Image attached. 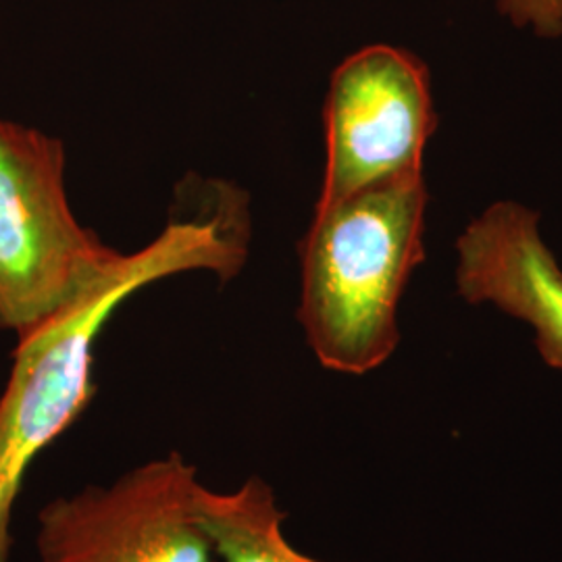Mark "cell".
<instances>
[{"label": "cell", "mask_w": 562, "mask_h": 562, "mask_svg": "<svg viewBox=\"0 0 562 562\" xmlns=\"http://www.w3.org/2000/svg\"><path fill=\"white\" fill-rule=\"evenodd\" d=\"M457 290L527 323L543 362L562 373V269L540 234V213L517 201L490 204L457 240Z\"/></svg>", "instance_id": "cell-6"}, {"label": "cell", "mask_w": 562, "mask_h": 562, "mask_svg": "<svg viewBox=\"0 0 562 562\" xmlns=\"http://www.w3.org/2000/svg\"><path fill=\"white\" fill-rule=\"evenodd\" d=\"M194 513L220 562H322L304 557L283 538L285 513L259 475L225 494L199 485Z\"/></svg>", "instance_id": "cell-7"}, {"label": "cell", "mask_w": 562, "mask_h": 562, "mask_svg": "<svg viewBox=\"0 0 562 562\" xmlns=\"http://www.w3.org/2000/svg\"><path fill=\"white\" fill-rule=\"evenodd\" d=\"M120 257L74 217L60 140L0 120V329L32 331Z\"/></svg>", "instance_id": "cell-3"}, {"label": "cell", "mask_w": 562, "mask_h": 562, "mask_svg": "<svg viewBox=\"0 0 562 562\" xmlns=\"http://www.w3.org/2000/svg\"><path fill=\"white\" fill-rule=\"evenodd\" d=\"M423 171L317 202L301 244L299 322L325 369L364 375L401 341L398 304L425 261Z\"/></svg>", "instance_id": "cell-2"}, {"label": "cell", "mask_w": 562, "mask_h": 562, "mask_svg": "<svg viewBox=\"0 0 562 562\" xmlns=\"http://www.w3.org/2000/svg\"><path fill=\"white\" fill-rule=\"evenodd\" d=\"M323 117L327 155L317 202L423 171L438 125L429 69L401 46H364L331 74Z\"/></svg>", "instance_id": "cell-5"}, {"label": "cell", "mask_w": 562, "mask_h": 562, "mask_svg": "<svg viewBox=\"0 0 562 562\" xmlns=\"http://www.w3.org/2000/svg\"><path fill=\"white\" fill-rule=\"evenodd\" d=\"M248 229L244 194L222 183L209 209L169 223L138 252L121 255L80 299L20 336L0 398V562L11 559L13 510L32 462L94 398V346L104 323L153 281L196 269L234 278L246 261Z\"/></svg>", "instance_id": "cell-1"}, {"label": "cell", "mask_w": 562, "mask_h": 562, "mask_svg": "<svg viewBox=\"0 0 562 562\" xmlns=\"http://www.w3.org/2000/svg\"><path fill=\"white\" fill-rule=\"evenodd\" d=\"M201 483L180 452L38 513V562H217L194 513Z\"/></svg>", "instance_id": "cell-4"}, {"label": "cell", "mask_w": 562, "mask_h": 562, "mask_svg": "<svg viewBox=\"0 0 562 562\" xmlns=\"http://www.w3.org/2000/svg\"><path fill=\"white\" fill-rule=\"evenodd\" d=\"M515 30L540 41H561L562 0H490Z\"/></svg>", "instance_id": "cell-8"}]
</instances>
